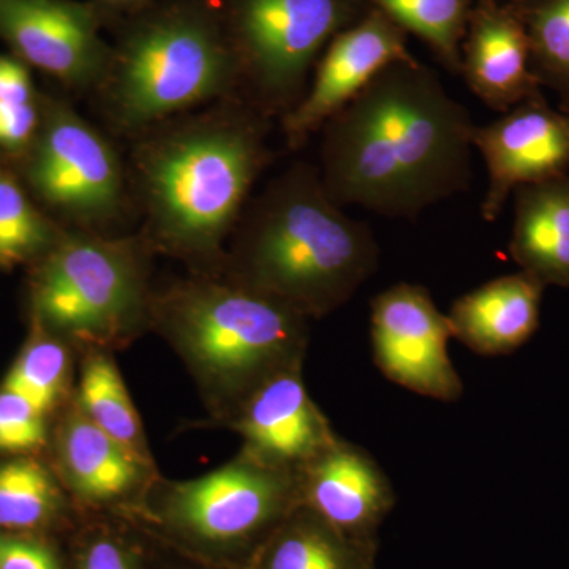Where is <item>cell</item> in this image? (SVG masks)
Here are the masks:
<instances>
[{
	"label": "cell",
	"mask_w": 569,
	"mask_h": 569,
	"mask_svg": "<svg viewBox=\"0 0 569 569\" xmlns=\"http://www.w3.org/2000/svg\"><path fill=\"white\" fill-rule=\"evenodd\" d=\"M470 91L498 112L541 96L531 70L526 22L516 0H475L462 43V67Z\"/></svg>",
	"instance_id": "17"
},
{
	"label": "cell",
	"mask_w": 569,
	"mask_h": 569,
	"mask_svg": "<svg viewBox=\"0 0 569 569\" xmlns=\"http://www.w3.org/2000/svg\"><path fill=\"white\" fill-rule=\"evenodd\" d=\"M18 163L28 192L63 228L119 234L132 211L118 149L67 100L43 96L39 132Z\"/></svg>",
	"instance_id": "9"
},
{
	"label": "cell",
	"mask_w": 569,
	"mask_h": 569,
	"mask_svg": "<svg viewBox=\"0 0 569 569\" xmlns=\"http://www.w3.org/2000/svg\"><path fill=\"white\" fill-rule=\"evenodd\" d=\"M91 96L108 132L130 141L168 119L239 96L220 0H153L112 26Z\"/></svg>",
	"instance_id": "5"
},
{
	"label": "cell",
	"mask_w": 569,
	"mask_h": 569,
	"mask_svg": "<svg viewBox=\"0 0 569 569\" xmlns=\"http://www.w3.org/2000/svg\"><path fill=\"white\" fill-rule=\"evenodd\" d=\"M66 231L28 192L20 176L0 164V269L36 264Z\"/></svg>",
	"instance_id": "24"
},
{
	"label": "cell",
	"mask_w": 569,
	"mask_h": 569,
	"mask_svg": "<svg viewBox=\"0 0 569 569\" xmlns=\"http://www.w3.org/2000/svg\"><path fill=\"white\" fill-rule=\"evenodd\" d=\"M473 148L489 174L479 212L496 222L516 189L569 173V112L550 108L541 93L475 127Z\"/></svg>",
	"instance_id": "14"
},
{
	"label": "cell",
	"mask_w": 569,
	"mask_h": 569,
	"mask_svg": "<svg viewBox=\"0 0 569 569\" xmlns=\"http://www.w3.org/2000/svg\"><path fill=\"white\" fill-rule=\"evenodd\" d=\"M31 70L13 54H0V151L17 162L31 148L43 112Z\"/></svg>",
	"instance_id": "27"
},
{
	"label": "cell",
	"mask_w": 569,
	"mask_h": 569,
	"mask_svg": "<svg viewBox=\"0 0 569 569\" xmlns=\"http://www.w3.org/2000/svg\"><path fill=\"white\" fill-rule=\"evenodd\" d=\"M530 43L539 84L559 93L569 112V0H516Z\"/></svg>",
	"instance_id": "26"
},
{
	"label": "cell",
	"mask_w": 569,
	"mask_h": 569,
	"mask_svg": "<svg viewBox=\"0 0 569 569\" xmlns=\"http://www.w3.org/2000/svg\"><path fill=\"white\" fill-rule=\"evenodd\" d=\"M302 367H290L268 378L223 426L241 437L239 451L293 473L337 438L309 395Z\"/></svg>",
	"instance_id": "15"
},
{
	"label": "cell",
	"mask_w": 569,
	"mask_h": 569,
	"mask_svg": "<svg viewBox=\"0 0 569 569\" xmlns=\"http://www.w3.org/2000/svg\"><path fill=\"white\" fill-rule=\"evenodd\" d=\"M296 481L301 507L362 546L395 503L383 468L340 436L296 471Z\"/></svg>",
	"instance_id": "16"
},
{
	"label": "cell",
	"mask_w": 569,
	"mask_h": 569,
	"mask_svg": "<svg viewBox=\"0 0 569 569\" xmlns=\"http://www.w3.org/2000/svg\"><path fill=\"white\" fill-rule=\"evenodd\" d=\"M153 257L140 231L66 228L58 244L31 266L29 316L77 353L123 350L149 331Z\"/></svg>",
	"instance_id": "6"
},
{
	"label": "cell",
	"mask_w": 569,
	"mask_h": 569,
	"mask_svg": "<svg viewBox=\"0 0 569 569\" xmlns=\"http://www.w3.org/2000/svg\"><path fill=\"white\" fill-rule=\"evenodd\" d=\"M91 2L103 28L111 29L118 22L151 6L153 0H91Z\"/></svg>",
	"instance_id": "31"
},
{
	"label": "cell",
	"mask_w": 569,
	"mask_h": 569,
	"mask_svg": "<svg viewBox=\"0 0 569 569\" xmlns=\"http://www.w3.org/2000/svg\"><path fill=\"white\" fill-rule=\"evenodd\" d=\"M0 569H62V561L43 535L0 531Z\"/></svg>",
	"instance_id": "29"
},
{
	"label": "cell",
	"mask_w": 569,
	"mask_h": 569,
	"mask_svg": "<svg viewBox=\"0 0 569 569\" xmlns=\"http://www.w3.org/2000/svg\"><path fill=\"white\" fill-rule=\"evenodd\" d=\"M78 353L69 342L31 320V331L0 387L52 418L73 399Z\"/></svg>",
	"instance_id": "23"
},
{
	"label": "cell",
	"mask_w": 569,
	"mask_h": 569,
	"mask_svg": "<svg viewBox=\"0 0 569 569\" xmlns=\"http://www.w3.org/2000/svg\"><path fill=\"white\" fill-rule=\"evenodd\" d=\"M546 287L519 271L468 291L447 313L452 337L481 356H503L537 332Z\"/></svg>",
	"instance_id": "18"
},
{
	"label": "cell",
	"mask_w": 569,
	"mask_h": 569,
	"mask_svg": "<svg viewBox=\"0 0 569 569\" xmlns=\"http://www.w3.org/2000/svg\"><path fill=\"white\" fill-rule=\"evenodd\" d=\"M74 569H141L132 546L111 531H97L82 542Z\"/></svg>",
	"instance_id": "30"
},
{
	"label": "cell",
	"mask_w": 569,
	"mask_h": 569,
	"mask_svg": "<svg viewBox=\"0 0 569 569\" xmlns=\"http://www.w3.org/2000/svg\"><path fill=\"white\" fill-rule=\"evenodd\" d=\"M509 253L545 287L569 288V173L519 187Z\"/></svg>",
	"instance_id": "19"
},
{
	"label": "cell",
	"mask_w": 569,
	"mask_h": 569,
	"mask_svg": "<svg viewBox=\"0 0 569 569\" xmlns=\"http://www.w3.org/2000/svg\"><path fill=\"white\" fill-rule=\"evenodd\" d=\"M149 331L173 348L223 427L280 370L305 366L310 320L223 276L189 272L156 284Z\"/></svg>",
	"instance_id": "4"
},
{
	"label": "cell",
	"mask_w": 569,
	"mask_h": 569,
	"mask_svg": "<svg viewBox=\"0 0 569 569\" xmlns=\"http://www.w3.org/2000/svg\"><path fill=\"white\" fill-rule=\"evenodd\" d=\"M366 550L299 505L261 546L250 569H367Z\"/></svg>",
	"instance_id": "22"
},
{
	"label": "cell",
	"mask_w": 569,
	"mask_h": 569,
	"mask_svg": "<svg viewBox=\"0 0 569 569\" xmlns=\"http://www.w3.org/2000/svg\"><path fill=\"white\" fill-rule=\"evenodd\" d=\"M407 33L380 10L337 33L318 59L312 82L293 110L280 119L287 148H302L325 123L347 107L381 70L415 58Z\"/></svg>",
	"instance_id": "13"
},
{
	"label": "cell",
	"mask_w": 569,
	"mask_h": 569,
	"mask_svg": "<svg viewBox=\"0 0 569 569\" xmlns=\"http://www.w3.org/2000/svg\"><path fill=\"white\" fill-rule=\"evenodd\" d=\"M378 258L369 224L329 197L320 168L298 162L250 198L220 276L313 320L346 306Z\"/></svg>",
	"instance_id": "3"
},
{
	"label": "cell",
	"mask_w": 569,
	"mask_h": 569,
	"mask_svg": "<svg viewBox=\"0 0 569 569\" xmlns=\"http://www.w3.org/2000/svg\"><path fill=\"white\" fill-rule=\"evenodd\" d=\"M403 32L425 41L451 73L460 74L473 0H369Z\"/></svg>",
	"instance_id": "25"
},
{
	"label": "cell",
	"mask_w": 569,
	"mask_h": 569,
	"mask_svg": "<svg viewBox=\"0 0 569 569\" xmlns=\"http://www.w3.org/2000/svg\"><path fill=\"white\" fill-rule=\"evenodd\" d=\"M370 339L373 361L392 383L440 402L462 397L448 351L451 326L422 284L396 283L372 299Z\"/></svg>",
	"instance_id": "10"
},
{
	"label": "cell",
	"mask_w": 569,
	"mask_h": 569,
	"mask_svg": "<svg viewBox=\"0 0 569 569\" xmlns=\"http://www.w3.org/2000/svg\"><path fill=\"white\" fill-rule=\"evenodd\" d=\"M239 96L271 119L301 102L329 41L372 9L369 0H220Z\"/></svg>",
	"instance_id": "8"
},
{
	"label": "cell",
	"mask_w": 569,
	"mask_h": 569,
	"mask_svg": "<svg viewBox=\"0 0 569 569\" xmlns=\"http://www.w3.org/2000/svg\"><path fill=\"white\" fill-rule=\"evenodd\" d=\"M272 119L241 97L168 119L132 140L140 234L189 272L222 274L228 242L272 160Z\"/></svg>",
	"instance_id": "2"
},
{
	"label": "cell",
	"mask_w": 569,
	"mask_h": 569,
	"mask_svg": "<svg viewBox=\"0 0 569 569\" xmlns=\"http://www.w3.org/2000/svg\"><path fill=\"white\" fill-rule=\"evenodd\" d=\"M47 459L78 511L134 516L160 475L157 463L92 425L74 399L51 418Z\"/></svg>",
	"instance_id": "12"
},
{
	"label": "cell",
	"mask_w": 569,
	"mask_h": 569,
	"mask_svg": "<svg viewBox=\"0 0 569 569\" xmlns=\"http://www.w3.org/2000/svg\"><path fill=\"white\" fill-rule=\"evenodd\" d=\"M51 418L24 397L0 387V456L44 455Z\"/></svg>",
	"instance_id": "28"
},
{
	"label": "cell",
	"mask_w": 569,
	"mask_h": 569,
	"mask_svg": "<svg viewBox=\"0 0 569 569\" xmlns=\"http://www.w3.org/2000/svg\"><path fill=\"white\" fill-rule=\"evenodd\" d=\"M298 507L293 471L264 466L239 451L203 477H160L134 516L204 552L252 549L257 556Z\"/></svg>",
	"instance_id": "7"
},
{
	"label": "cell",
	"mask_w": 569,
	"mask_h": 569,
	"mask_svg": "<svg viewBox=\"0 0 569 569\" xmlns=\"http://www.w3.org/2000/svg\"><path fill=\"white\" fill-rule=\"evenodd\" d=\"M475 127L436 71L392 62L321 129L326 192L342 208L415 219L470 189Z\"/></svg>",
	"instance_id": "1"
},
{
	"label": "cell",
	"mask_w": 569,
	"mask_h": 569,
	"mask_svg": "<svg viewBox=\"0 0 569 569\" xmlns=\"http://www.w3.org/2000/svg\"><path fill=\"white\" fill-rule=\"evenodd\" d=\"M91 0H0V40L10 54L63 88L92 93L111 43Z\"/></svg>",
	"instance_id": "11"
},
{
	"label": "cell",
	"mask_w": 569,
	"mask_h": 569,
	"mask_svg": "<svg viewBox=\"0 0 569 569\" xmlns=\"http://www.w3.org/2000/svg\"><path fill=\"white\" fill-rule=\"evenodd\" d=\"M78 511L44 455L0 456V531L43 535Z\"/></svg>",
	"instance_id": "20"
},
{
	"label": "cell",
	"mask_w": 569,
	"mask_h": 569,
	"mask_svg": "<svg viewBox=\"0 0 569 569\" xmlns=\"http://www.w3.org/2000/svg\"><path fill=\"white\" fill-rule=\"evenodd\" d=\"M73 399L92 425L137 458L156 463L140 411L134 407L114 353L100 350L78 353Z\"/></svg>",
	"instance_id": "21"
}]
</instances>
